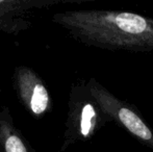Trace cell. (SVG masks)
I'll use <instances>...</instances> for the list:
<instances>
[{"label":"cell","instance_id":"6da1fadb","mask_svg":"<svg viewBox=\"0 0 153 152\" xmlns=\"http://www.w3.org/2000/svg\"><path fill=\"white\" fill-rule=\"evenodd\" d=\"M52 21L88 46L114 51H153V19L135 13L66 10L53 15Z\"/></svg>","mask_w":153,"mask_h":152},{"label":"cell","instance_id":"7a4b0ae2","mask_svg":"<svg viewBox=\"0 0 153 152\" xmlns=\"http://www.w3.org/2000/svg\"><path fill=\"white\" fill-rule=\"evenodd\" d=\"M109 122H113L92 95L88 81L72 85L69 95L68 114L61 151L78 142L91 140Z\"/></svg>","mask_w":153,"mask_h":152},{"label":"cell","instance_id":"3957f363","mask_svg":"<svg viewBox=\"0 0 153 152\" xmlns=\"http://www.w3.org/2000/svg\"><path fill=\"white\" fill-rule=\"evenodd\" d=\"M88 85L92 95L113 122L124 128L140 143L153 149V130L144 121L137 108L117 98L94 77L89 79Z\"/></svg>","mask_w":153,"mask_h":152},{"label":"cell","instance_id":"277c9868","mask_svg":"<svg viewBox=\"0 0 153 152\" xmlns=\"http://www.w3.org/2000/svg\"><path fill=\"white\" fill-rule=\"evenodd\" d=\"M13 87L19 102L34 119H42L52 110V98L43 78L27 66H18L13 73Z\"/></svg>","mask_w":153,"mask_h":152},{"label":"cell","instance_id":"5b68a950","mask_svg":"<svg viewBox=\"0 0 153 152\" xmlns=\"http://www.w3.org/2000/svg\"><path fill=\"white\" fill-rule=\"evenodd\" d=\"M66 0H0V31L18 36L32 26L28 16L31 12L44 10Z\"/></svg>","mask_w":153,"mask_h":152},{"label":"cell","instance_id":"8992f818","mask_svg":"<svg viewBox=\"0 0 153 152\" xmlns=\"http://www.w3.org/2000/svg\"><path fill=\"white\" fill-rule=\"evenodd\" d=\"M0 152H36L5 105L0 106Z\"/></svg>","mask_w":153,"mask_h":152}]
</instances>
